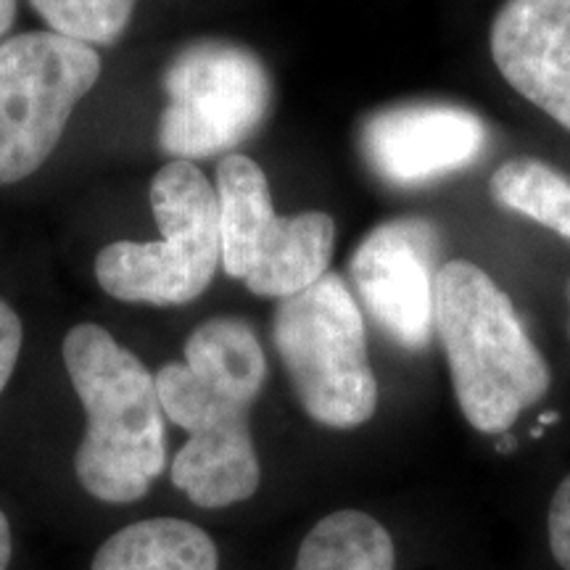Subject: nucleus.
Returning a JSON list of instances; mask_svg holds the SVG:
<instances>
[{
  "mask_svg": "<svg viewBox=\"0 0 570 570\" xmlns=\"http://www.w3.org/2000/svg\"><path fill=\"white\" fill-rule=\"evenodd\" d=\"M267 381V356L240 317H212L185 341V360L156 373L164 415L188 431L173 483L198 508H230L262 481L252 407Z\"/></svg>",
  "mask_w": 570,
  "mask_h": 570,
  "instance_id": "obj_1",
  "label": "nucleus"
},
{
  "mask_svg": "<svg viewBox=\"0 0 570 570\" xmlns=\"http://www.w3.org/2000/svg\"><path fill=\"white\" fill-rule=\"evenodd\" d=\"M61 354L88 420L75 458L77 481L101 502H138L167 468L156 375L96 323L71 327Z\"/></svg>",
  "mask_w": 570,
  "mask_h": 570,
  "instance_id": "obj_2",
  "label": "nucleus"
},
{
  "mask_svg": "<svg viewBox=\"0 0 570 570\" xmlns=\"http://www.w3.org/2000/svg\"><path fill=\"white\" fill-rule=\"evenodd\" d=\"M436 336L458 407L479 433H508L552 386V370L512 298L473 262L452 259L441 267Z\"/></svg>",
  "mask_w": 570,
  "mask_h": 570,
  "instance_id": "obj_3",
  "label": "nucleus"
},
{
  "mask_svg": "<svg viewBox=\"0 0 570 570\" xmlns=\"http://www.w3.org/2000/svg\"><path fill=\"white\" fill-rule=\"evenodd\" d=\"M273 344L298 404L315 423L352 431L373 420L377 381L365 317L344 277L325 273L309 288L281 298Z\"/></svg>",
  "mask_w": 570,
  "mask_h": 570,
  "instance_id": "obj_4",
  "label": "nucleus"
},
{
  "mask_svg": "<svg viewBox=\"0 0 570 570\" xmlns=\"http://www.w3.org/2000/svg\"><path fill=\"white\" fill-rule=\"evenodd\" d=\"M151 209L161 238L104 246L96 256V281L119 302H194L223 265L217 188L194 161H169L151 183Z\"/></svg>",
  "mask_w": 570,
  "mask_h": 570,
  "instance_id": "obj_5",
  "label": "nucleus"
},
{
  "mask_svg": "<svg viewBox=\"0 0 570 570\" xmlns=\"http://www.w3.org/2000/svg\"><path fill=\"white\" fill-rule=\"evenodd\" d=\"M223 267L256 296L281 298L309 288L327 273L336 223L325 212H275L265 169L240 154L217 167Z\"/></svg>",
  "mask_w": 570,
  "mask_h": 570,
  "instance_id": "obj_6",
  "label": "nucleus"
},
{
  "mask_svg": "<svg viewBox=\"0 0 570 570\" xmlns=\"http://www.w3.org/2000/svg\"><path fill=\"white\" fill-rule=\"evenodd\" d=\"M159 146L175 161L233 151L265 125L273 80L252 48L233 40H196L164 71Z\"/></svg>",
  "mask_w": 570,
  "mask_h": 570,
  "instance_id": "obj_7",
  "label": "nucleus"
},
{
  "mask_svg": "<svg viewBox=\"0 0 570 570\" xmlns=\"http://www.w3.org/2000/svg\"><path fill=\"white\" fill-rule=\"evenodd\" d=\"M101 77L92 46L56 32L0 40V185L38 173Z\"/></svg>",
  "mask_w": 570,
  "mask_h": 570,
  "instance_id": "obj_8",
  "label": "nucleus"
},
{
  "mask_svg": "<svg viewBox=\"0 0 570 570\" xmlns=\"http://www.w3.org/2000/svg\"><path fill=\"white\" fill-rule=\"evenodd\" d=\"M441 233L431 219L396 217L375 225L348 262L354 296L396 346L425 352L436 336Z\"/></svg>",
  "mask_w": 570,
  "mask_h": 570,
  "instance_id": "obj_9",
  "label": "nucleus"
},
{
  "mask_svg": "<svg viewBox=\"0 0 570 570\" xmlns=\"http://www.w3.org/2000/svg\"><path fill=\"white\" fill-rule=\"evenodd\" d=\"M489 125L468 106L399 101L367 114L356 146L377 180L420 188L473 167L489 151Z\"/></svg>",
  "mask_w": 570,
  "mask_h": 570,
  "instance_id": "obj_10",
  "label": "nucleus"
},
{
  "mask_svg": "<svg viewBox=\"0 0 570 570\" xmlns=\"http://www.w3.org/2000/svg\"><path fill=\"white\" fill-rule=\"evenodd\" d=\"M491 59L512 90L570 130V0H504Z\"/></svg>",
  "mask_w": 570,
  "mask_h": 570,
  "instance_id": "obj_11",
  "label": "nucleus"
},
{
  "mask_svg": "<svg viewBox=\"0 0 570 570\" xmlns=\"http://www.w3.org/2000/svg\"><path fill=\"white\" fill-rule=\"evenodd\" d=\"M90 570H219V552L196 523L151 518L106 539Z\"/></svg>",
  "mask_w": 570,
  "mask_h": 570,
  "instance_id": "obj_12",
  "label": "nucleus"
},
{
  "mask_svg": "<svg viewBox=\"0 0 570 570\" xmlns=\"http://www.w3.org/2000/svg\"><path fill=\"white\" fill-rule=\"evenodd\" d=\"M294 570H396L394 537L367 512L336 510L306 533Z\"/></svg>",
  "mask_w": 570,
  "mask_h": 570,
  "instance_id": "obj_13",
  "label": "nucleus"
},
{
  "mask_svg": "<svg viewBox=\"0 0 570 570\" xmlns=\"http://www.w3.org/2000/svg\"><path fill=\"white\" fill-rule=\"evenodd\" d=\"M489 194L499 206L533 219L570 240V177L552 164L518 156L491 175Z\"/></svg>",
  "mask_w": 570,
  "mask_h": 570,
  "instance_id": "obj_14",
  "label": "nucleus"
},
{
  "mask_svg": "<svg viewBox=\"0 0 570 570\" xmlns=\"http://www.w3.org/2000/svg\"><path fill=\"white\" fill-rule=\"evenodd\" d=\"M51 32L85 46H114L130 27L138 0H30Z\"/></svg>",
  "mask_w": 570,
  "mask_h": 570,
  "instance_id": "obj_15",
  "label": "nucleus"
},
{
  "mask_svg": "<svg viewBox=\"0 0 570 570\" xmlns=\"http://www.w3.org/2000/svg\"><path fill=\"white\" fill-rule=\"evenodd\" d=\"M547 539L550 552L562 570H570V475L560 481L547 510Z\"/></svg>",
  "mask_w": 570,
  "mask_h": 570,
  "instance_id": "obj_16",
  "label": "nucleus"
},
{
  "mask_svg": "<svg viewBox=\"0 0 570 570\" xmlns=\"http://www.w3.org/2000/svg\"><path fill=\"white\" fill-rule=\"evenodd\" d=\"M21 341H24L21 320L17 312L11 309V304L0 298V394L9 386L13 367H17L19 362Z\"/></svg>",
  "mask_w": 570,
  "mask_h": 570,
  "instance_id": "obj_17",
  "label": "nucleus"
},
{
  "mask_svg": "<svg viewBox=\"0 0 570 570\" xmlns=\"http://www.w3.org/2000/svg\"><path fill=\"white\" fill-rule=\"evenodd\" d=\"M11 552H13L11 525H9V518H6L3 512H0V570H9Z\"/></svg>",
  "mask_w": 570,
  "mask_h": 570,
  "instance_id": "obj_18",
  "label": "nucleus"
},
{
  "mask_svg": "<svg viewBox=\"0 0 570 570\" xmlns=\"http://www.w3.org/2000/svg\"><path fill=\"white\" fill-rule=\"evenodd\" d=\"M17 19V0H0V38L13 27Z\"/></svg>",
  "mask_w": 570,
  "mask_h": 570,
  "instance_id": "obj_19",
  "label": "nucleus"
}]
</instances>
